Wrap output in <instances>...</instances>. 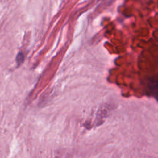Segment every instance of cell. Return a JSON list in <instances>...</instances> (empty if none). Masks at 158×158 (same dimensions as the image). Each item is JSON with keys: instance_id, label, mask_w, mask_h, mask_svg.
Returning <instances> with one entry per match:
<instances>
[{"instance_id": "obj_1", "label": "cell", "mask_w": 158, "mask_h": 158, "mask_svg": "<svg viewBox=\"0 0 158 158\" xmlns=\"http://www.w3.org/2000/svg\"><path fill=\"white\" fill-rule=\"evenodd\" d=\"M23 59H24L23 54L22 53H21V52L19 53L17 56V64L19 65L23 61Z\"/></svg>"}]
</instances>
